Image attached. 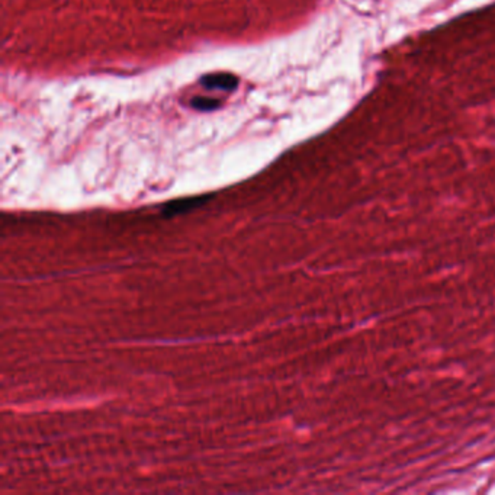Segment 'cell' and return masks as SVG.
I'll return each mask as SVG.
<instances>
[{"label":"cell","instance_id":"1","mask_svg":"<svg viewBox=\"0 0 495 495\" xmlns=\"http://www.w3.org/2000/svg\"><path fill=\"white\" fill-rule=\"evenodd\" d=\"M209 199V196H192V198H183V199H176L164 205V215L166 217H174L179 214H185L202 203H205Z\"/></svg>","mask_w":495,"mask_h":495},{"label":"cell","instance_id":"3","mask_svg":"<svg viewBox=\"0 0 495 495\" xmlns=\"http://www.w3.org/2000/svg\"><path fill=\"white\" fill-rule=\"evenodd\" d=\"M221 105L220 100L217 99H211V97H195L192 100V106L199 111H212L217 110L218 106Z\"/></svg>","mask_w":495,"mask_h":495},{"label":"cell","instance_id":"2","mask_svg":"<svg viewBox=\"0 0 495 495\" xmlns=\"http://www.w3.org/2000/svg\"><path fill=\"white\" fill-rule=\"evenodd\" d=\"M201 85L211 90H223L231 92L237 87L238 79L230 73H212L201 79Z\"/></svg>","mask_w":495,"mask_h":495}]
</instances>
